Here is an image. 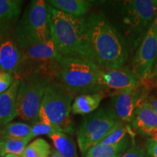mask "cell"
<instances>
[{
    "label": "cell",
    "mask_w": 157,
    "mask_h": 157,
    "mask_svg": "<svg viewBox=\"0 0 157 157\" xmlns=\"http://www.w3.org/2000/svg\"><path fill=\"white\" fill-rule=\"evenodd\" d=\"M49 5L76 17H83L89 12L93 2L87 0H49Z\"/></svg>",
    "instance_id": "18"
},
{
    "label": "cell",
    "mask_w": 157,
    "mask_h": 157,
    "mask_svg": "<svg viewBox=\"0 0 157 157\" xmlns=\"http://www.w3.org/2000/svg\"><path fill=\"white\" fill-rule=\"evenodd\" d=\"M52 150L50 144L42 138H37L29 143L21 157H50Z\"/></svg>",
    "instance_id": "23"
},
{
    "label": "cell",
    "mask_w": 157,
    "mask_h": 157,
    "mask_svg": "<svg viewBox=\"0 0 157 157\" xmlns=\"http://www.w3.org/2000/svg\"><path fill=\"white\" fill-rule=\"evenodd\" d=\"M13 38L21 50L50 39L48 3L33 0L13 31Z\"/></svg>",
    "instance_id": "4"
},
{
    "label": "cell",
    "mask_w": 157,
    "mask_h": 157,
    "mask_svg": "<svg viewBox=\"0 0 157 157\" xmlns=\"http://www.w3.org/2000/svg\"><path fill=\"white\" fill-rule=\"evenodd\" d=\"M50 157H63L61 155H60L58 154V152L56 151L55 149H53V150H52V152H51V154Z\"/></svg>",
    "instance_id": "31"
},
{
    "label": "cell",
    "mask_w": 157,
    "mask_h": 157,
    "mask_svg": "<svg viewBox=\"0 0 157 157\" xmlns=\"http://www.w3.org/2000/svg\"><path fill=\"white\" fill-rule=\"evenodd\" d=\"M121 155H122V154H117V155H116V156H112V157H121Z\"/></svg>",
    "instance_id": "34"
},
{
    "label": "cell",
    "mask_w": 157,
    "mask_h": 157,
    "mask_svg": "<svg viewBox=\"0 0 157 157\" xmlns=\"http://www.w3.org/2000/svg\"><path fill=\"white\" fill-rule=\"evenodd\" d=\"M101 68L86 59L61 56L54 67L53 77L74 96L107 93L101 82Z\"/></svg>",
    "instance_id": "2"
},
{
    "label": "cell",
    "mask_w": 157,
    "mask_h": 157,
    "mask_svg": "<svg viewBox=\"0 0 157 157\" xmlns=\"http://www.w3.org/2000/svg\"><path fill=\"white\" fill-rule=\"evenodd\" d=\"M55 150L63 157H78L74 138L64 132H52L48 135Z\"/></svg>",
    "instance_id": "19"
},
{
    "label": "cell",
    "mask_w": 157,
    "mask_h": 157,
    "mask_svg": "<svg viewBox=\"0 0 157 157\" xmlns=\"http://www.w3.org/2000/svg\"><path fill=\"white\" fill-rule=\"evenodd\" d=\"M52 132H63L61 129L52 123H46L39 120L31 125V136L32 138L39 135H49Z\"/></svg>",
    "instance_id": "25"
},
{
    "label": "cell",
    "mask_w": 157,
    "mask_h": 157,
    "mask_svg": "<svg viewBox=\"0 0 157 157\" xmlns=\"http://www.w3.org/2000/svg\"><path fill=\"white\" fill-rule=\"evenodd\" d=\"M156 15L157 0H130L125 3L124 22L133 33L143 32Z\"/></svg>",
    "instance_id": "9"
},
{
    "label": "cell",
    "mask_w": 157,
    "mask_h": 157,
    "mask_svg": "<svg viewBox=\"0 0 157 157\" xmlns=\"http://www.w3.org/2000/svg\"><path fill=\"white\" fill-rule=\"evenodd\" d=\"M153 25H154L155 29H156V31H157V15H156V17H155L154 22H153Z\"/></svg>",
    "instance_id": "32"
},
{
    "label": "cell",
    "mask_w": 157,
    "mask_h": 157,
    "mask_svg": "<svg viewBox=\"0 0 157 157\" xmlns=\"http://www.w3.org/2000/svg\"><path fill=\"white\" fill-rule=\"evenodd\" d=\"M31 139V137L25 139L0 138V157L9 154L21 156Z\"/></svg>",
    "instance_id": "22"
},
{
    "label": "cell",
    "mask_w": 157,
    "mask_h": 157,
    "mask_svg": "<svg viewBox=\"0 0 157 157\" xmlns=\"http://www.w3.org/2000/svg\"><path fill=\"white\" fill-rule=\"evenodd\" d=\"M119 121L113 108H103L84 117L76 135L82 156L101 142Z\"/></svg>",
    "instance_id": "7"
},
{
    "label": "cell",
    "mask_w": 157,
    "mask_h": 157,
    "mask_svg": "<svg viewBox=\"0 0 157 157\" xmlns=\"http://www.w3.org/2000/svg\"><path fill=\"white\" fill-rule=\"evenodd\" d=\"M21 51V65L17 74L13 76L14 78L18 79L35 71L48 72L53 76L54 67L61 55L59 53L52 39L31 45Z\"/></svg>",
    "instance_id": "8"
},
{
    "label": "cell",
    "mask_w": 157,
    "mask_h": 157,
    "mask_svg": "<svg viewBox=\"0 0 157 157\" xmlns=\"http://www.w3.org/2000/svg\"><path fill=\"white\" fill-rule=\"evenodd\" d=\"M13 82L14 77L12 74L0 70V95L7 91Z\"/></svg>",
    "instance_id": "26"
},
{
    "label": "cell",
    "mask_w": 157,
    "mask_h": 157,
    "mask_svg": "<svg viewBox=\"0 0 157 157\" xmlns=\"http://www.w3.org/2000/svg\"><path fill=\"white\" fill-rule=\"evenodd\" d=\"M2 37H0V42H1V39H2Z\"/></svg>",
    "instance_id": "36"
},
{
    "label": "cell",
    "mask_w": 157,
    "mask_h": 157,
    "mask_svg": "<svg viewBox=\"0 0 157 157\" xmlns=\"http://www.w3.org/2000/svg\"><path fill=\"white\" fill-rule=\"evenodd\" d=\"M4 157H21V156H17V155H13V154H9V155H6Z\"/></svg>",
    "instance_id": "33"
},
{
    "label": "cell",
    "mask_w": 157,
    "mask_h": 157,
    "mask_svg": "<svg viewBox=\"0 0 157 157\" xmlns=\"http://www.w3.org/2000/svg\"><path fill=\"white\" fill-rule=\"evenodd\" d=\"M50 39L62 56L88 60L86 46L85 17H76L48 4Z\"/></svg>",
    "instance_id": "3"
},
{
    "label": "cell",
    "mask_w": 157,
    "mask_h": 157,
    "mask_svg": "<svg viewBox=\"0 0 157 157\" xmlns=\"http://www.w3.org/2000/svg\"><path fill=\"white\" fill-rule=\"evenodd\" d=\"M106 93L105 92L76 95L71 105V112L78 115L90 114L99 107Z\"/></svg>",
    "instance_id": "17"
},
{
    "label": "cell",
    "mask_w": 157,
    "mask_h": 157,
    "mask_svg": "<svg viewBox=\"0 0 157 157\" xmlns=\"http://www.w3.org/2000/svg\"><path fill=\"white\" fill-rule=\"evenodd\" d=\"M157 59V31L152 25L147 30L133 59V72L146 82Z\"/></svg>",
    "instance_id": "10"
},
{
    "label": "cell",
    "mask_w": 157,
    "mask_h": 157,
    "mask_svg": "<svg viewBox=\"0 0 157 157\" xmlns=\"http://www.w3.org/2000/svg\"><path fill=\"white\" fill-rule=\"evenodd\" d=\"M129 142V135L115 145H103L98 143L91 147L84 157H112L126 151Z\"/></svg>",
    "instance_id": "20"
},
{
    "label": "cell",
    "mask_w": 157,
    "mask_h": 157,
    "mask_svg": "<svg viewBox=\"0 0 157 157\" xmlns=\"http://www.w3.org/2000/svg\"><path fill=\"white\" fill-rule=\"evenodd\" d=\"M145 149L147 154L151 157H157V140L148 138L145 143Z\"/></svg>",
    "instance_id": "28"
},
{
    "label": "cell",
    "mask_w": 157,
    "mask_h": 157,
    "mask_svg": "<svg viewBox=\"0 0 157 157\" xmlns=\"http://www.w3.org/2000/svg\"><path fill=\"white\" fill-rule=\"evenodd\" d=\"M19 83L18 79L14 78L10 87L0 95V127L17 117L16 98Z\"/></svg>",
    "instance_id": "16"
},
{
    "label": "cell",
    "mask_w": 157,
    "mask_h": 157,
    "mask_svg": "<svg viewBox=\"0 0 157 157\" xmlns=\"http://www.w3.org/2000/svg\"><path fill=\"white\" fill-rule=\"evenodd\" d=\"M22 51L10 35L2 38L0 42V70L14 76L21 65Z\"/></svg>",
    "instance_id": "14"
},
{
    "label": "cell",
    "mask_w": 157,
    "mask_h": 157,
    "mask_svg": "<svg viewBox=\"0 0 157 157\" xmlns=\"http://www.w3.org/2000/svg\"><path fill=\"white\" fill-rule=\"evenodd\" d=\"M151 87L148 82H143L131 90L110 94L112 98L113 109L119 120L124 123H132L137 105L141 101L146 99Z\"/></svg>",
    "instance_id": "11"
},
{
    "label": "cell",
    "mask_w": 157,
    "mask_h": 157,
    "mask_svg": "<svg viewBox=\"0 0 157 157\" xmlns=\"http://www.w3.org/2000/svg\"><path fill=\"white\" fill-rule=\"evenodd\" d=\"M18 80L16 98L17 117L33 124L39 121V111L45 90L54 80L53 76L48 72L35 71Z\"/></svg>",
    "instance_id": "5"
},
{
    "label": "cell",
    "mask_w": 157,
    "mask_h": 157,
    "mask_svg": "<svg viewBox=\"0 0 157 157\" xmlns=\"http://www.w3.org/2000/svg\"><path fill=\"white\" fill-rule=\"evenodd\" d=\"M101 82L108 91L112 90L113 93L131 90L143 82L132 70L124 67L112 70H101Z\"/></svg>",
    "instance_id": "12"
},
{
    "label": "cell",
    "mask_w": 157,
    "mask_h": 157,
    "mask_svg": "<svg viewBox=\"0 0 157 157\" xmlns=\"http://www.w3.org/2000/svg\"><path fill=\"white\" fill-rule=\"evenodd\" d=\"M21 0H0V37L7 36L22 10Z\"/></svg>",
    "instance_id": "15"
},
{
    "label": "cell",
    "mask_w": 157,
    "mask_h": 157,
    "mask_svg": "<svg viewBox=\"0 0 157 157\" xmlns=\"http://www.w3.org/2000/svg\"><path fill=\"white\" fill-rule=\"evenodd\" d=\"M146 100L150 103L151 106L157 114V95H151L147 97Z\"/></svg>",
    "instance_id": "30"
},
{
    "label": "cell",
    "mask_w": 157,
    "mask_h": 157,
    "mask_svg": "<svg viewBox=\"0 0 157 157\" xmlns=\"http://www.w3.org/2000/svg\"><path fill=\"white\" fill-rule=\"evenodd\" d=\"M85 36L88 60L101 70L120 68L127 58L124 41L101 12L85 17Z\"/></svg>",
    "instance_id": "1"
},
{
    "label": "cell",
    "mask_w": 157,
    "mask_h": 157,
    "mask_svg": "<svg viewBox=\"0 0 157 157\" xmlns=\"http://www.w3.org/2000/svg\"><path fill=\"white\" fill-rule=\"evenodd\" d=\"M74 98L61 84L53 80L45 90L40 106L51 123L71 135L74 134V129L70 113Z\"/></svg>",
    "instance_id": "6"
},
{
    "label": "cell",
    "mask_w": 157,
    "mask_h": 157,
    "mask_svg": "<svg viewBox=\"0 0 157 157\" xmlns=\"http://www.w3.org/2000/svg\"><path fill=\"white\" fill-rule=\"evenodd\" d=\"M31 125L21 121L10 122L0 127V138L25 139L31 137Z\"/></svg>",
    "instance_id": "21"
},
{
    "label": "cell",
    "mask_w": 157,
    "mask_h": 157,
    "mask_svg": "<svg viewBox=\"0 0 157 157\" xmlns=\"http://www.w3.org/2000/svg\"><path fill=\"white\" fill-rule=\"evenodd\" d=\"M146 156V149L140 145H132L129 149L121 155V157H145Z\"/></svg>",
    "instance_id": "27"
},
{
    "label": "cell",
    "mask_w": 157,
    "mask_h": 157,
    "mask_svg": "<svg viewBox=\"0 0 157 157\" xmlns=\"http://www.w3.org/2000/svg\"><path fill=\"white\" fill-rule=\"evenodd\" d=\"M131 124L141 135L157 140V114L146 99L137 105Z\"/></svg>",
    "instance_id": "13"
},
{
    "label": "cell",
    "mask_w": 157,
    "mask_h": 157,
    "mask_svg": "<svg viewBox=\"0 0 157 157\" xmlns=\"http://www.w3.org/2000/svg\"><path fill=\"white\" fill-rule=\"evenodd\" d=\"M129 132H130L129 127L120 121L99 143L103 145H115L128 136L127 133Z\"/></svg>",
    "instance_id": "24"
},
{
    "label": "cell",
    "mask_w": 157,
    "mask_h": 157,
    "mask_svg": "<svg viewBox=\"0 0 157 157\" xmlns=\"http://www.w3.org/2000/svg\"><path fill=\"white\" fill-rule=\"evenodd\" d=\"M146 82L150 84L152 87L154 85H157V59L156 60V63H155L154 68H153L151 74L149 76Z\"/></svg>",
    "instance_id": "29"
},
{
    "label": "cell",
    "mask_w": 157,
    "mask_h": 157,
    "mask_svg": "<svg viewBox=\"0 0 157 157\" xmlns=\"http://www.w3.org/2000/svg\"><path fill=\"white\" fill-rule=\"evenodd\" d=\"M145 157H151V156H148V154H146V156H145Z\"/></svg>",
    "instance_id": "35"
}]
</instances>
